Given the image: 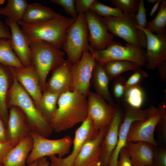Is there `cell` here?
<instances>
[{"mask_svg": "<svg viewBox=\"0 0 166 166\" xmlns=\"http://www.w3.org/2000/svg\"><path fill=\"white\" fill-rule=\"evenodd\" d=\"M13 81V76L8 66L0 63V116L6 127L9 112L6 97Z\"/></svg>", "mask_w": 166, "mask_h": 166, "instance_id": "484cf974", "label": "cell"}, {"mask_svg": "<svg viewBox=\"0 0 166 166\" xmlns=\"http://www.w3.org/2000/svg\"><path fill=\"white\" fill-rule=\"evenodd\" d=\"M36 166H50V162L47 157H44L38 160Z\"/></svg>", "mask_w": 166, "mask_h": 166, "instance_id": "7dc6e473", "label": "cell"}, {"mask_svg": "<svg viewBox=\"0 0 166 166\" xmlns=\"http://www.w3.org/2000/svg\"><path fill=\"white\" fill-rule=\"evenodd\" d=\"M59 14L49 7L36 2L28 4L21 20L26 23L35 24L53 19Z\"/></svg>", "mask_w": 166, "mask_h": 166, "instance_id": "cb8c5ba5", "label": "cell"}, {"mask_svg": "<svg viewBox=\"0 0 166 166\" xmlns=\"http://www.w3.org/2000/svg\"><path fill=\"white\" fill-rule=\"evenodd\" d=\"M29 46L31 63L38 73L41 89L43 92L45 90L48 74L65 61V52L42 40L30 42Z\"/></svg>", "mask_w": 166, "mask_h": 166, "instance_id": "277c9868", "label": "cell"}, {"mask_svg": "<svg viewBox=\"0 0 166 166\" xmlns=\"http://www.w3.org/2000/svg\"><path fill=\"white\" fill-rule=\"evenodd\" d=\"M14 147L8 143L0 142V165H3L6 155Z\"/></svg>", "mask_w": 166, "mask_h": 166, "instance_id": "7bdbcfd3", "label": "cell"}, {"mask_svg": "<svg viewBox=\"0 0 166 166\" xmlns=\"http://www.w3.org/2000/svg\"><path fill=\"white\" fill-rule=\"evenodd\" d=\"M28 4L26 0H8L5 7L0 8V14L17 23L21 20Z\"/></svg>", "mask_w": 166, "mask_h": 166, "instance_id": "83f0119b", "label": "cell"}, {"mask_svg": "<svg viewBox=\"0 0 166 166\" xmlns=\"http://www.w3.org/2000/svg\"><path fill=\"white\" fill-rule=\"evenodd\" d=\"M11 34L9 28L0 19V39L11 38Z\"/></svg>", "mask_w": 166, "mask_h": 166, "instance_id": "ee69618b", "label": "cell"}, {"mask_svg": "<svg viewBox=\"0 0 166 166\" xmlns=\"http://www.w3.org/2000/svg\"><path fill=\"white\" fill-rule=\"evenodd\" d=\"M95 0H75V7L77 14H84L90 10Z\"/></svg>", "mask_w": 166, "mask_h": 166, "instance_id": "60d3db41", "label": "cell"}, {"mask_svg": "<svg viewBox=\"0 0 166 166\" xmlns=\"http://www.w3.org/2000/svg\"><path fill=\"white\" fill-rule=\"evenodd\" d=\"M150 108L149 114L146 119L132 123L128 133L127 142H144L157 147L154 132L158 121L166 113V103L163 101L158 107L151 106Z\"/></svg>", "mask_w": 166, "mask_h": 166, "instance_id": "9c48e42d", "label": "cell"}, {"mask_svg": "<svg viewBox=\"0 0 166 166\" xmlns=\"http://www.w3.org/2000/svg\"><path fill=\"white\" fill-rule=\"evenodd\" d=\"M88 98V115L98 130L108 127L113 118L117 107L109 103L100 95L90 91Z\"/></svg>", "mask_w": 166, "mask_h": 166, "instance_id": "5bb4252c", "label": "cell"}, {"mask_svg": "<svg viewBox=\"0 0 166 166\" xmlns=\"http://www.w3.org/2000/svg\"><path fill=\"white\" fill-rule=\"evenodd\" d=\"M88 114L86 97L77 91H69L59 96L50 124L53 131L59 132L83 122Z\"/></svg>", "mask_w": 166, "mask_h": 166, "instance_id": "6da1fadb", "label": "cell"}, {"mask_svg": "<svg viewBox=\"0 0 166 166\" xmlns=\"http://www.w3.org/2000/svg\"><path fill=\"white\" fill-rule=\"evenodd\" d=\"M102 64L110 81L124 72L134 70L141 67L134 63L126 61L114 60Z\"/></svg>", "mask_w": 166, "mask_h": 166, "instance_id": "f1b7e54d", "label": "cell"}, {"mask_svg": "<svg viewBox=\"0 0 166 166\" xmlns=\"http://www.w3.org/2000/svg\"><path fill=\"white\" fill-rule=\"evenodd\" d=\"M166 0H162L158 12L151 21L148 22L146 29L153 33H166Z\"/></svg>", "mask_w": 166, "mask_h": 166, "instance_id": "4dcf8cb0", "label": "cell"}, {"mask_svg": "<svg viewBox=\"0 0 166 166\" xmlns=\"http://www.w3.org/2000/svg\"><path fill=\"white\" fill-rule=\"evenodd\" d=\"M108 127L100 130L96 137L89 139L84 143L73 166H89L99 161L102 144Z\"/></svg>", "mask_w": 166, "mask_h": 166, "instance_id": "ac0fdd59", "label": "cell"}, {"mask_svg": "<svg viewBox=\"0 0 166 166\" xmlns=\"http://www.w3.org/2000/svg\"><path fill=\"white\" fill-rule=\"evenodd\" d=\"M5 22L6 25L10 31L11 46L14 52L24 66L32 65L29 42L26 37L17 23L10 20L7 18Z\"/></svg>", "mask_w": 166, "mask_h": 166, "instance_id": "d6986e66", "label": "cell"}, {"mask_svg": "<svg viewBox=\"0 0 166 166\" xmlns=\"http://www.w3.org/2000/svg\"><path fill=\"white\" fill-rule=\"evenodd\" d=\"M162 0H158L157 2L154 4L149 14V15L152 16L153 15L160 6Z\"/></svg>", "mask_w": 166, "mask_h": 166, "instance_id": "c3c4849f", "label": "cell"}, {"mask_svg": "<svg viewBox=\"0 0 166 166\" xmlns=\"http://www.w3.org/2000/svg\"><path fill=\"white\" fill-rule=\"evenodd\" d=\"M38 160H36L30 164H28L27 166H36Z\"/></svg>", "mask_w": 166, "mask_h": 166, "instance_id": "f907efd6", "label": "cell"}, {"mask_svg": "<svg viewBox=\"0 0 166 166\" xmlns=\"http://www.w3.org/2000/svg\"><path fill=\"white\" fill-rule=\"evenodd\" d=\"M60 95L45 91L43 92L39 102L35 105L42 115L50 123L57 109V101Z\"/></svg>", "mask_w": 166, "mask_h": 166, "instance_id": "4316f807", "label": "cell"}, {"mask_svg": "<svg viewBox=\"0 0 166 166\" xmlns=\"http://www.w3.org/2000/svg\"><path fill=\"white\" fill-rule=\"evenodd\" d=\"M30 135L33 140V146L26 160L27 164L44 157L57 155L58 157L62 158L69 153L73 140L68 136L51 140L33 132Z\"/></svg>", "mask_w": 166, "mask_h": 166, "instance_id": "ba28073f", "label": "cell"}, {"mask_svg": "<svg viewBox=\"0 0 166 166\" xmlns=\"http://www.w3.org/2000/svg\"><path fill=\"white\" fill-rule=\"evenodd\" d=\"M76 19L66 18L60 14L53 19L39 23L29 24L21 20L17 23L21 26V30L29 42L37 40L43 41L61 49L67 30Z\"/></svg>", "mask_w": 166, "mask_h": 166, "instance_id": "3957f363", "label": "cell"}, {"mask_svg": "<svg viewBox=\"0 0 166 166\" xmlns=\"http://www.w3.org/2000/svg\"><path fill=\"white\" fill-rule=\"evenodd\" d=\"M109 78L103 64L96 62L92 73L91 81L96 93L110 105L115 106L109 89Z\"/></svg>", "mask_w": 166, "mask_h": 166, "instance_id": "d4e9b609", "label": "cell"}, {"mask_svg": "<svg viewBox=\"0 0 166 166\" xmlns=\"http://www.w3.org/2000/svg\"><path fill=\"white\" fill-rule=\"evenodd\" d=\"M88 30L84 14H79L67 31L61 48L66 53L67 60L72 64L81 58L83 52L93 50L89 44Z\"/></svg>", "mask_w": 166, "mask_h": 166, "instance_id": "5b68a950", "label": "cell"}, {"mask_svg": "<svg viewBox=\"0 0 166 166\" xmlns=\"http://www.w3.org/2000/svg\"><path fill=\"white\" fill-rule=\"evenodd\" d=\"M117 166H133L130 158L124 148L120 151Z\"/></svg>", "mask_w": 166, "mask_h": 166, "instance_id": "b9f144b4", "label": "cell"}, {"mask_svg": "<svg viewBox=\"0 0 166 166\" xmlns=\"http://www.w3.org/2000/svg\"><path fill=\"white\" fill-rule=\"evenodd\" d=\"M72 65L68 60H65L53 69L51 76L46 82L45 91L60 94L70 91Z\"/></svg>", "mask_w": 166, "mask_h": 166, "instance_id": "ffe728a7", "label": "cell"}, {"mask_svg": "<svg viewBox=\"0 0 166 166\" xmlns=\"http://www.w3.org/2000/svg\"><path fill=\"white\" fill-rule=\"evenodd\" d=\"M89 166H102L100 161H99L97 163L93 164V165Z\"/></svg>", "mask_w": 166, "mask_h": 166, "instance_id": "816d5d0a", "label": "cell"}, {"mask_svg": "<svg viewBox=\"0 0 166 166\" xmlns=\"http://www.w3.org/2000/svg\"><path fill=\"white\" fill-rule=\"evenodd\" d=\"M115 79L113 87L114 97L118 101H122L126 89L125 85L126 80L120 75Z\"/></svg>", "mask_w": 166, "mask_h": 166, "instance_id": "d590c367", "label": "cell"}, {"mask_svg": "<svg viewBox=\"0 0 166 166\" xmlns=\"http://www.w3.org/2000/svg\"><path fill=\"white\" fill-rule=\"evenodd\" d=\"M138 28L144 32L146 38L147 62L145 66L148 69H154L166 60V33L155 34L146 28Z\"/></svg>", "mask_w": 166, "mask_h": 166, "instance_id": "2e32d148", "label": "cell"}, {"mask_svg": "<svg viewBox=\"0 0 166 166\" xmlns=\"http://www.w3.org/2000/svg\"><path fill=\"white\" fill-rule=\"evenodd\" d=\"M133 71V73L126 81V89L140 85L141 82L148 76L147 73L142 69L141 67Z\"/></svg>", "mask_w": 166, "mask_h": 166, "instance_id": "e575fe53", "label": "cell"}, {"mask_svg": "<svg viewBox=\"0 0 166 166\" xmlns=\"http://www.w3.org/2000/svg\"><path fill=\"white\" fill-rule=\"evenodd\" d=\"M6 105L20 108L24 113L32 132L47 138L53 130L50 123L42 115L28 93L13 76L12 84L8 93Z\"/></svg>", "mask_w": 166, "mask_h": 166, "instance_id": "7a4b0ae2", "label": "cell"}, {"mask_svg": "<svg viewBox=\"0 0 166 166\" xmlns=\"http://www.w3.org/2000/svg\"><path fill=\"white\" fill-rule=\"evenodd\" d=\"M97 62L103 63L114 60L126 61L140 66L147 62L146 52L143 48L127 43L125 46L113 41L104 49L90 53Z\"/></svg>", "mask_w": 166, "mask_h": 166, "instance_id": "52a82bcc", "label": "cell"}, {"mask_svg": "<svg viewBox=\"0 0 166 166\" xmlns=\"http://www.w3.org/2000/svg\"><path fill=\"white\" fill-rule=\"evenodd\" d=\"M155 147L144 142H127L125 149L133 166H152Z\"/></svg>", "mask_w": 166, "mask_h": 166, "instance_id": "7402d4cb", "label": "cell"}, {"mask_svg": "<svg viewBox=\"0 0 166 166\" xmlns=\"http://www.w3.org/2000/svg\"><path fill=\"white\" fill-rule=\"evenodd\" d=\"M0 142L8 143L6 137V128L0 116Z\"/></svg>", "mask_w": 166, "mask_h": 166, "instance_id": "bcb514c9", "label": "cell"}, {"mask_svg": "<svg viewBox=\"0 0 166 166\" xmlns=\"http://www.w3.org/2000/svg\"><path fill=\"white\" fill-rule=\"evenodd\" d=\"M155 130L160 140H159L164 144L166 141V113L161 117L158 121Z\"/></svg>", "mask_w": 166, "mask_h": 166, "instance_id": "ab89813d", "label": "cell"}, {"mask_svg": "<svg viewBox=\"0 0 166 166\" xmlns=\"http://www.w3.org/2000/svg\"><path fill=\"white\" fill-rule=\"evenodd\" d=\"M9 109L6 137L8 143L14 147L30 135L32 131L24 113L20 108L13 106Z\"/></svg>", "mask_w": 166, "mask_h": 166, "instance_id": "9a60e30c", "label": "cell"}, {"mask_svg": "<svg viewBox=\"0 0 166 166\" xmlns=\"http://www.w3.org/2000/svg\"><path fill=\"white\" fill-rule=\"evenodd\" d=\"M109 32L127 43L146 48L147 39L144 32L137 27L136 15L124 14L121 17L103 18Z\"/></svg>", "mask_w": 166, "mask_h": 166, "instance_id": "8992f818", "label": "cell"}, {"mask_svg": "<svg viewBox=\"0 0 166 166\" xmlns=\"http://www.w3.org/2000/svg\"><path fill=\"white\" fill-rule=\"evenodd\" d=\"M5 2L4 0H0V5L3 4Z\"/></svg>", "mask_w": 166, "mask_h": 166, "instance_id": "f5cc1de1", "label": "cell"}, {"mask_svg": "<svg viewBox=\"0 0 166 166\" xmlns=\"http://www.w3.org/2000/svg\"><path fill=\"white\" fill-rule=\"evenodd\" d=\"M152 166H166V150L165 148L155 147Z\"/></svg>", "mask_w": 166, "mask_h": 166, "instance_id": "f35d334b", "label": "cell"}, {"mask_svg": "<svg viewBox=\"0 0 166 166\" xmlns=\"http://www.w3.org/2000/svg\"><path fill=\"white\" fill-rule=\"evenodd\" d=\"M157 1L158 0H147V1L149 4L154 5L157 2Z\"/></svg>", "mask_w": 166, "mask_h": 166, "instance_id": "681fc988", "label": "cell"}, {"mask_svg": "<svg viewBox=\"0 0 166 166\" xmlns=\"http://www.w3.org/2000/svg\"><path fill=\"white\" fill-rule=\"evenodd\" d=\"M99 132V130L95 127L88 115L87 118L75 131L73 140V148L71 153L64 158H60L56 155L49 156L50 166H73L84 143L89 139L96 137Z\"/></svg>", "mask_w": 166, "mask_h": 166, "instance_id": "8fae6325", "label": "cell"}, {"mask_svg": "<svg viewBox=\"0 0 166 166\" xmlns=\"http://www.w3.org/2000/svg\"><path fill=\"white\" fill-rule=\"evenodd\" d=\"M90 10L101 17L112 16L117 17L121 16L123 14L119 9L104 5L97 0H95Z\"/></svg>", "mask_w": 166, "mask_h": 166, "instance_id": "d6a6232c", "label": "cell"}, {"mask_svg": "<svg viewBox=\"0 0 166 166\" xmlns=\"http://www.w3.org/2000/svg\"><path fill=\"white\" fill-rule=\"evenodd\" d=\"M0 63L15 67L24 66L12 49L10 39H0Z\"/></svg>", "mask_w": 166, "mask_h": 166, "instance_id": "f546056e", "label": "cell"}, {"mask_svg": "<svg viewBox=\"0 0 166 166\" xmlns=\"http://www.w3.org/2000/svg\"><path fill=\"white\" fill-rule=\"evenodd\" d=\"M115 115L108 127L102 146L99 161L102 166H108L110 158L117 144L119 130L124 115L120 108L117 106Z\"/></svg>", "mask_w": 166, "mask_h": 166, "instance_id": "44dd1931", "label": "cell"}, {"mask_svg": "<svg viewBox=\"0 0 166 166\" xmlns=\"http://www.w3.org/2000/svg\"><path fill=\"white\" fill-rule=\"evenodd\" d=\"M124 105L125 113L119 127L117 144L110 158L108 166H117L120 152L126 145L128 132L132 123L136 121L145 120L149 113V108L145 109L136 108L125 103Z\"/></svg>", "mask_w": 166, "mask_h": 166, "instance_id": "4fadbf2b", "label": "cell"}, {"mask_svg": "<svg viewBox=\"0 0 166 166\" xmlns=\"http://www.w3.org/2000/svg\"><path fill=\"white\" fill-rule=\"evenodd\" d=\"M33 146V139L30 135L9 152L5 158L3 166H26V160Z\"/></svg>", "mask_w": 166, "mask_h": 166, "instance_id": "603a6c76", "label": "cell"}, {"mask_svg": "<svg viewBox=\"0 0 166 166\" xmlns=\"http://www.w3.org/2000/svg\"><path fill=\"white\" fill-rule=\"evenodd\" d=\"M112 4L121 10L123 14L136 15L139 6V0H111Z\"/></svg>", "mask_w": 166, "mask_h": 166, "instance_id": "836d02e7", "label": "cell"}, {"mask_svg": "<svg viewBox=\"0 0 166 166\" xmlns=\"http://www.w3.org/2000/svg\"><path fill=\"white\" fill-rule=\"evenodd\" d=\"M146 10L144 0H140L136 14L137 27L141 29L146 28L148 22L146 19Z\"/></svg>", "mask_w": 166, "mask_h": 166, "instance_id": "74e56055", "label": "cell"}, {"mask_svg": "<svg viewBox=\"0 0 166 166\" xmlns=\"http://www.w3.org/2000/svg\"><path fill=\"white\" fill-rule=\"evenodd\" d=\"M50 2L59 5L64 9L67 14L76 18L78 14L75 9V0H51Z\"/></svg>", "mask_w": 166, "mask_h": 166, "instance_id": "8d00e7d4", "label": "cell"}, {"mask_svg": "<svg viewBox=\"0 0 166 166\" xmlns=\"http://www.w3.org/2000/svg\"><path fill=\"white\" fill-rule=\"evenodd\" d=\"M160 78L164 82H166V60H165L156 67Z\"/></svg>", "mask_w": 166, "mask_h": 166, "instance_id": "f6af8a7d", "label": "cell"}, {"mask_svg": "<svg viewBox=\"0 0 166 166\" xmlns=\"http://www.w3.org/2000/svg\"><path fill=\"white\" fill-rule=\"evenodd\" d=\"M88 30V39L93 51L105 49L113 41L103 17L91 10L84 14Z\"/></svg>", "mask_w": 166, "mask_h": 166, "instance_id": "7c38bea8", "label": "cell"}, {"mask_svg": "<svg viewBox=\"0 0 166 166\" xmlns=\"http://www.w3.org/2000/svg\"><path fill=\"white\" fill-rule=\"evenodd\" d=\"M96 61L89 51H84L80 59L72 64L70 91H76L87 97Z\"/></svg>", "mask_w": 166, "mask_h": 166, "instance_id": "30bf717a", "label": "cell"}, {"mask_svg": "<svg viewBox=\"0 0 166 166\" xmlns=\"http://www.w3.org/2000/svg\"><path fill=\"white\" fill-rule=\"evenodd\" d=\"M145 99V94L139 86L126 89L122 101L134 108L139 109L142 105Z\"/></svg>", "mask_w": 166, "mask_h": 166, "instance_id": "1f68e13d", "label": "cell"}, {"mask_svg": "<svg viewBox=\"0 0 166 166\" xmlns=\"http://www.w3.org/2000/svg\"><path fill=\"white\" fill-rule=\"evenodd\" d=\"M0 166H3V164L0 165Z\"/></svg>", "mask_w": 166, "mask_h": 166, "instance_id": "db71d44e", "label": "cell"}, {"mask_svg": "<svg viewBox=\"0 0 166 166\" xmlns=\"http://www.w3.org/2000/svg\"><path fill=\"white\" fill-rule=\"evenodd\" d=\"M15 78L28 93L35 104L40 100L42 93L38 75L32 65L20 68L8 66Z\"/></svg>", "mask_w": 166, "mask_h": 166, "instance_id": "e0dca14e", "label": "cell"}]
</instances>
